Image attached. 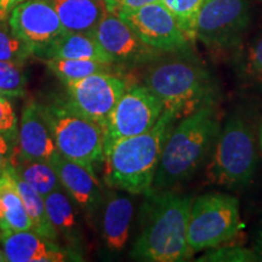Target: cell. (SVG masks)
Instances as JSON below:
<instances>
[{"instance_id":"cell-1","label":"cell","mask_w":262,"mask_h":262,"mask_svg":"<svg viewBox=\"0 0 262 262\" xmlns=\"http://www.w3.org/2000/svg\"><path fill=\"white\" fill-rule=\"evenodd\" d=\"M141 70L142 85L160 101L164 112L179 119L217 103V83L192 48L163 52Z\"/></svg>"},{"instance_id":"cell-2","label":"cell","mask_w":262,"mask_h":262,"mask_svg":"<svg viewBox=\"0 0 262 262\" xmlns=\"http://www.w3.org/2000/svg\"><path fill=\"white\" fill-rule=\"evenodd\" d=\"M140 210V233L130 256L148 262H182L193 256L187 241L192 198L150 188Z\"/></svg>"},{"instance_id":"cell-3","label":"cell","mask_w":262,"mask_h":262,"mask_svg":"<svg viewBox=\"0 0 262 262\" xmlns=\"http://www.w3.org/2000/svg\"><path fill=\"white\" fill-rule=\"evenodd\" d=\"M220 130L215 106L181 118L164 145L152 188L172 189L189 181L208 159Z\"/></svg>"},{"instance_id":"cell-4","label":"cell","mask_w":262,"mask_h":262,"mask_svg":"<svg viewBox=\"0 0 262 262\" xmlns=\"http://www.w3.org/2000/svg\"><path fill=\"white\" fill-rule=\"evenodd\" d=\"M178 120L172 113L163 112L147 133L123 139L111 147L104 153L107 185L131 194H145L149 191L164 145Z\"/></svg>"},{"instance_id":"cell-5","label":"cell","mask_w":262,"mask_h":262,"mask_svg":"<svg viewBox=\"0 0 262 262\" xmlns=\"http://www.w3.org/2000/svg\"><path fill=\"white\" fill-rule=\"evenodd\" d=\"M58 153L95 171L104 162V127L72 108L66 100L39 103Z\"/></svg>"},{"instance_id":"cell-6","label":"cell","mask_w":262,"mask_h":262,"mask_svg":"<svg viewBox=\"0 0 262 262\" xmlns=\"http://www.w3.org/2000/svg\"><path fill=\"white\" fill-rule=\"evenodd\" d=\"M257 157L250 126L241 116H232L220 130L212 147L206 176L211 183L242 189L253 182Z\"/></svg>"},{"instance_id":"cell-7","label":"cell","mask_w":262,"mask_h":262,"mask_svg":"<svg viewBox=\"0 0 262 262\" xmlns=\"http://www.w3.org/2000/svg\"><path fill=\"white\" fill-rule=\"evenodd\" d=\"M239 201L228 193H206L192 199L187 241L193 253L232 241L242 229Z\"/></svg>"},{"instance_id":"cell-8","label":"cell","mask_w":262,"mask_h":262,"mask_svg":"<svg viewBox=\"0 0 262 262\" xmlns=\"http://www.w3.org/2000/svg\"><path fill=\"white\" fill-rule=\"evenodd\" d=\"M251 18L250 0H204L196 19L195 40L214 54L237 52Z\"/></svg>"},{"instance_id":"cell-9","label":"cell","mask_w":262,"mask_h":262,"mask_svg":"<svg viewBox=\"0 0 262 262\" xmlns=\"http://www.w3.org/2000/svg\"><path fill=\"white\" fill-rule=\"evenodd\" d=\"M163 104L142 84H134L118 101L104 125V153L118 141L141 135L156 125Z\"/></svg>"},{"instance_id":"cell-10","label":"cell","mask_w":262,"mask_h":262,"mask_svg":"<svg viewBox=\"0 0 262 262\" xmlns=\"http://www.w3.org/2000/svg\"><path fill=\"white\" fill-rule=\"evenodd\" d=\"M64 85L70 106L104 127L118 101L134 84L126 74L97 73Z\"/></svg>"},{"instance_id":"cell-11","label":"cell","mask_w":262,"mask_h":262,"mask_svg":"<svg viewBox=\"0 0 262 262\" xmlns=\"http://www.w3.org/2000/svg\"><path fill=\"white\" fill-rule=\"evenodd\" d=\"M113 63L126 71L141 70L163 54L147 45L119 16L108 12L93 32Z\"/></svg>"},{"instance_id":"cell-12","label":"cell","mask_w":262,"mask_h":262,"mask_svg":"<svg viewBox=\"0 0 262 262\" xmlns=\"http://www.w3.org/2000/svg\"><path fill=\"white\" fill-rule=\"evenodd\" d=\"M149 47L162 52L192 48L178 19L160 2L117 14Z\"/></svg>"},{"instance_id":"cell-13","label":"cell","mask_w":262,"mask_h":262,"mask_svg":"<svg viewBox=\"0 0 262 262\" xmlns=\"http://www.w3.org/2000/svg\"><path fill=\"white\" fill-rule=\"evenodd\" d=\"M9 25L38 58L66 32L48 0H25L10 12Z\"/></svg>"},{"instance_id":"cell-14","label":"cell","mask_w":262,"mask_h":262,"mask_svg":"<svg viewBox=\"0 0 262 262\" xmlns=\"http://www.w3.org/2000/svg\"><path fill=\"white\" fill-rule=\"evenodd\" d=\"M49 163L56 171L61 185L81 210L93 215L101 208L104 199L103 189L94 170L66 158L58 150Z\"/></svg>"},{"instance_id":"cell-15","label":"cell","mask_w":262,"mask_h":262,"mask_svg":"<svg viewBox=\"0 0 262 262\" xmlns=\"http://www.w3.org/2000/svg\"><path fill=\"white\" fill-rule=\"evenodd\" d=\"M57 152L50 126L40 110V104L29 101L22 110L17 142L12 153L25 159L49 162Z\"/></svg>"},{"instance_id":"cell-16","label":"cell","mask_w":262,"mask_h":262,"mask_svg":"<svg viewBox=\"0 0 262 262\" xmlns=\"http://www.w3.org/2000/svg\"><path fill=\"white\" fill-rule=\"evenodd\" d=\"M3 250L10 262H60L81 260L80 255L63 250L52 239L45 238L35 231L5 232L2 234Z\"/></svg>"},{"instance_id":"cell-17","label":"cell","mask_w":262,"mask_h":262,"mask_svg":"<svg viewBox=\"0 0 262 262\" xmlns=\"http://www.w3.org/2000/svg\"><path fill=\"white\" fill-rule=\"evenodd\" d=\"M134 216V204L126 195L111 193L104 203L102 216V237L106 247L120 251L125 247Z\"/></svg>"},{"instance_id":"cell-18","label":"cell","mask_w":262,"mask_h":262,"mask_svg":"<svg viewBox=\"0 0 262 262\" xmlns=\"http://www.w3.org/2000/svg\"><path fill=\"white\" fill-rule=\"evenodd\" d=\"M66 32L93 33L107 14L104 0H48Z\"/></svg>"},{"instance_id":"cell-19","label":"cell","mask_w":262,"mask_h":262,"mask_svg":"<svg viewBox=\"0 0 262 262\" xmlns=\"http://www.w3.org/2000/svg\"><path fill=\"white\" fill-rule=\"evenodd\" d=\"M44 199L49 220L56 231L57 237H62L71 244L72 250H79L81 237L73 198L61 185Z\"/></svg>"},{"instance_id":"cell-20","label":"cell","mask_w":262,"mask_h":262,"mask_svg":"<svg viewBox=\"0 0 262 262\" xmlns=\"http://www.w3.org/2000/svg\"><path fill=\"white\" fill-rule=\"evenodd\" d=\"M41 60L67 58V60H95L112 62L100 47L93 33L64 32L39 57ZM113 63V62H112Z\"/></svg>"},{"instance_id":"cell-21","label":"cell","mask_w":262,"mask_h":262,"mask_svg":"<svg viewBox=\"0 0 262 262\" xmlns=\"http://www.w3.org/2000/svg\"><path fill=\"white\" fill-rule=\"evenodd\" d=\"M0 220H2L3 233L34 231L24 201L9 170H6L4 175L0 176Z\"/></svg>"},{"instance_id":"cell-22","label":"cell","mask_w":262,"mask_h":262,"mask_svg":"<svg viewBox=\"0 0 262 262\" xmlns=\"http://www.w3.org/2000/svg\"><path fill=\"white\" fill-rule=\"evenodd\" d=\"M10 166L44 198L61 186L56 171L47 160L25 159L12 153Z\"/></svg>"},{"instance_id":"cell-23","label":"cell","mask_w":262,"mask_h":262,"mask_svg":"<svg viewBox=\"0 0 262 262\" xmlns=\"http://www.w3.org/2000/svg\"><path fill=\"white\" fill-rule=\"evenodd\" d=\"M47 66L63 84L81 79L97 73L126 74V70L112 62H101L95 60H67V58H50Z\"/></svg>"},{"instance_id":"cell-24","label":"cell","mask_w":262,"mask_h":262,"mask_svg":"<svg viewBox=\"0 0 262 262\" xmlns=\"http://www.w3.org/2000/svg\"><path fill=\"white\" fill-rule=\"evenodd\" d=\"M8 170L11 173L12 180H14L16 187L18 189L19 195H21L22 201H24L25 208L28 212L33 227H34V231L42 235V237L56 241L58 237L56 231L52 227L50 220H49L44 196L19 178L10 165Z\"/></svg>"},{"instance_id":"cell-25","label":"cell","mask_w":262,"mask_h":262,"mask_svg":"<svg viewBox=\"0 0 262 262\" xmlns=\"http://www.w3.org/2000/svg\"><path fill=\"white\" fill-rule=\"evenodd\" d=\"M235 68L242 83L262 86V32L237 51Z\"/></svg>"},{"instance_id":"cell-26","label":"cell","mask_w":262,"mask_h":262,"mask_svg":"<svg viewBox=\"0 0 262 262\" xmlns=\"http://www.w3.org/2000/svg\"><path fill=\"white\" fill-rule=\"evenodd\" d=\"M178 19L188 40L195 41V27L204 0H159Z\"/></svg>"},{"instance_id":"cell-27","label":"cell","mask_w":262,"mask_h":262,"mask_svg":"<svg viewBox=\"0 0 262 262\" xmlns=\"http://www.w3.org/2000/svg\"><path fill=\"white\" fill-rule=\"evenodd\" d=\"M31 56V49L12 32L8 18H0V61L25 63Z\"/></svg>"},{"instance_id":"cell-28","label":"cell","mask_w":262,"mask_h":262,"mask_svg":"<svg viewBox=\"0 0 262 262\" xmlns=\"http://www.w3.org/2000/svg\"><path fill=\"white\" fill-rule=\"evenodd\" d=\"M26 84L24 63L0 61V95L9 97L25 96Z\"/></svg>"},{"instance_id":"cell-29","label":"cell","mask_w":262,"mask_h":262,"mask_svg":"<svg viewBox=\"0 0 262 262\" xmlns=\"http://www.w3.org/2000/svg\"><path fill=\"white\" fill-rule=\"evenodd\" d=\"M196 261L204 262H251L257 261L253 249H247L238 245L216 247L208 249L206 253Z\"/></svg>"},{"instance_id":"cell-30","label":"cell","mask_w":262,"mask_h":262,"mask_svg":"<svg viewBox=\"0 0 262 262\" xmlns=\"http://www.w3.org/2000/svg\"><path fill=\"white\" fill-rule=\"evenodd\" d=\"M0 133L14 143L17 142V118L11 102L3 95H0Z\"/></svg>"},{"instance_id":"cell-31","label":"cell","mask_w":262,"mask_h":262,"mask_svg":"<svg viewBox=\"0 0 262 262\" xmlns=\"http://www.w3.org/2000/svg\"><path fill=\"white\" fill-rule=\"evenodd\" d=\"M157 2H159V0H104V4H106L108 12L117 15L122 11L135 10Z\"/></svg>"},{"instance_id":"cell-32","label":"cell","mask_w":262,"mask_h":262,"mask_svg":"<svg viewBox=\"0 0 262 262\" xmlns=\"http://www.w3.org/2000/svg\"><path fill=\"white\" fill-rule=\"evenodd\" d=\"M16 143L9 140L4 134L0 133V176H3L8 170L11 160L12 150Z\"/></svg>"},{"instance_id":"cell-33","label":"cell","mask_w":262,"mask_h":262,"mask_svg":"<svg viewBox=\"0 0 262 262\" xmlns=\"http://www.w3.org/2000/svg\"><path fill=\"white\" fill-rule=\"evenodd\" d=\"M25 0H0V18H8L10 12Z\"/></svg>"},{"instance_id":"cell-34","label":"cell","mask_w":262,"mask_h":262,"mask_svg":"<svg viewBox=\"0 0 262 262\" xmlns=\"http://www.w3.org/2000/svg\"><path fill=\"white\" fill-rule=\"evenodd\" d=\"M253 250L255 253V256H256V260L262 261V219H261L260 226H258L257 228L256 235H255Z\"/></svg>"},{"instance_id":"cell-35","label":"cell","mask_w":262,"mask_h":262,"mask_svg":"<svg viewBox=\"0 0 262 262\" xmlns=\"http://www.w3.org/2000/svg\"><path fill=\"white\" fill-rule=\"evenodd\" d=\"M4 261H6L5 253H4V250H2V249H0V262H4Z\"/></svg>"},{"instance_id":"cell-36","label":"cell","mask_w":262,"mask_h":262,"mask_svg":"<svg viewBox=\"0 0 262 262\" xmlns=\"http://www.w3.org/2000/svg\"><path fill=\"white\" fill-rule=\"evenodd\" d=\"M260 143H261V148H262V127H261V133H260Z\"/></svg>"},{"instance_id":"cell-37","label":"cell","mask_w":262,"mask_h":262,"mask_svg":"<svg viewBox=\"0 0 262 262\" xmlns=\"http://www.w3.org/2000/svg\"><path fill=\"white\" fill-rule=\"evenodd\" d=\"M260 2H262V0H260Z\"/></svg>"}]
</instances>
